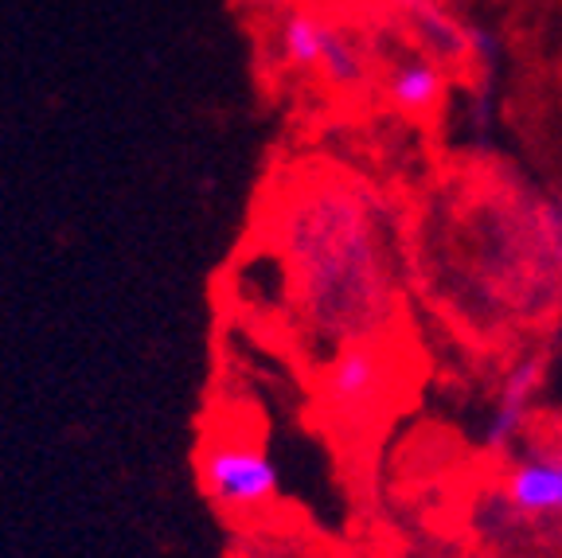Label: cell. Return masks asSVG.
Segmentation results:
<instances>
[{
    "label": "cell",
    "mask_w": 562,
    "mask_h": 558,
    "mask_svg": "<svg viewBox=\"0 0 562 558\" xmlns=\"http://www.w3.org/2000/svg\"><path fill=\"white\" fill-rule=\"evenodd\" d=\"M305 321L340 344L371 341L395 316V274L375 200L351 188H305L285 215Z\"/></svg>",
    "instance_id": "obj_1"
},
{
    "label": "cell",
    "mask_w": 562,
    "mask_h": 558,
    "mask_svg": "<svg viewBox=\"0 0 562 558\" xmlns=\"http://www.w3.org/2000/svg\"><path fill=\"white\" fill-rule=\"evenodd\" d=\"M200 484L223 512H258L281 492L278 465L246 442H215L200 457Z\"/></svg>",
    "instance_id": "obj_2"
},
{
    "label": "cell",
    "mask_w": 562,
    "mask_h": 558,
    "mask_svg": "<svg viewBox=\"0 0 562 558\" xmlns=\"http://www.w3.org/2000/svg\"><path fill=\"white\" fill-rule=\"evenodd\" d=\"M391 387V364L371 341H351L333 351L321 371V394L336 414H371Z\"/></svg>",
    "instance_id": "obj_3"
},
{
    "label": "cell",
    "mask_w": 562,
    "mask_h": 558,
    "mask_svg": "<svg viewBox=\"0 0 562 558\" xmlns=\"http://www.w3.org/2000/svg\"><path fill=\"white\" fill-rule=\"evenodd\" d=\"M547 379V356L539 351H524L516 364L501 376V387L492 394L488 418H484V449L492 454H504L524 437L527 418H531V406H536L539 391H543Z\"/></svg>",
    "instance_id": "obj_4"
},
{
    "label": "cell",
    "mask_w": 562,
    "mask_h": 558,
    "mask_svg": "<svg viewBox=\"0 0 562 558\" xmlns=\"http://www.w3.org/2000/svg\"><path fill=\"white\" fill-rule=\"evenodd\" d=\"M501 504L519 520H562V449H524L504 472Z\"/></svg>",
    "instance_id": "obj_5"
},
{
    "label": "cell",
    "mask_w": 562,
    "mask_h": 558,
    "mask_svg": "<svg viewBox=\"0 0 562 558\" xmlns=\"http://www.w3.org/2000/svg\"><path fill=\"white\" fill-rule=\"evenodd\" d=\"M441 98H446V67L434 55L403 59L386 75V102L406 118L438 114Z\"/></svg>",
    "instance_id": "obj_6"
},
{
    "label": "cell",
    "mask_w": 562,
    "mask_h": 558,
    "mask_svg": "<svg viewBox=\"0 0 562 558\" xmlns=\"http://www.w3.org/2000/svg\"><path fill=\"white\" fill-rule=\"evenodd\" d=\"M333 27L336 24L321 20L316 12H290V16L281 20V27H278L281 63H285V67H293V70H308V75H316Z\"/></svg>",
    "instance_id": "obj_7"
},
{
    "label": "cell",
    "mask_w": 562,
    "mask_h": 558,
    "mask_svg": "<svg viewBox=\"0 0 562 558\" xmlns=\"http://www.w3.org/2000/svg\"><path fill=\"white\" fill-rule=\"evenodd\" d=\"M411 27H414V35H418V44L438 63L473 59V55H469V32L457 24V20H449L438 4H430V0H414L411 4Z\"/></svg>",
    "instance_id": "obj_8"
},
{
    "label": "cell",
    "mask_w": 562,
    "mask_h": 558,
    "mask_svg": "<svg viewBox=\"0 0 562 558\" xmlns=\"http://www.w3.org/2000/svg\"><path fill=\"white\" fill-rule=\"evenodd\" d=\"M316 79H325L333 90H356L368 79V55H363V47L344 27H333V35H328Z\"/></svg>",
    "instance_id": "obj_9"
},
{
    "label": "cell",
    "mask_w": 562,
    "mask_h": 558,
    "mask_svg": "<svg viewBox=\"0 0 562 558\" xmlns=\"http://www.w3.org/2000/svg\"><path fill=\"white\" fill-rule=\"evenodd\" d=\"M539 231H543V243L551 250L554 266H559V278H562V196L547 200L539 208Z\"/></svg>",
    "instance_id": "obj_10"
},
{
    "label": "cell",
    "mask_w": 562,
    "mask_h": 558,
    "mask_svg": "<svg viewBox=\"0 0 562 558\" xmlns=\"http://www.w3.org/2000/svg\"><path fill=\"white\" fill-rule=\"evenodd\" d=\"M469 32V55L481 63H496V55H501V44H496V35L488 32V27L481 24H465Z\"/></svg>",
    "instance_id": "obj_11"
}]
</instances>
